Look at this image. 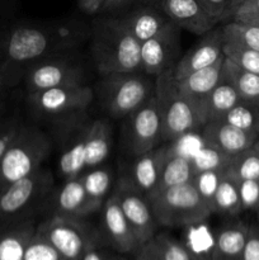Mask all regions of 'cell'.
Returning <instances> with one entry per match:
<instances>
[{"instance_id": "bcb514c9", "label": "cell", "mask_w": 259, "mask_h": 260, "mask_svg": "<svg viewBox=\"0 0 259 260\" xmlns=\"http://www.w3.org/2000/svg\"><path fill=\"white\" fill-rule=\"evenodd\" d=\"M81 260H118V259L114 258V256L112 255H108V254H106L104 251L98 250L96 248H93L84 254L83 259Z\"/></svg>"}, {"instance_id": "1f68e13d", "label": "cell", "mask_w": 259, "mask_h": 260, "mask_svg": "<svg viewBox=\"0 0 259 260\" xmlns=\"http://www.w3.org/2000/svg\"><path fill=\"white\" fill-rule=\"evenodd\" d=\"M222 121L259 136V106L240 101L226 113Z\"/></svg>"}, {"instance_id": "8fae6325", "label": "cell", "mask_w": 259, "mask_h": 260, "mask_svg": "<svg viewBox=\"0 0 259 260\" xmlns=\"http://www.w3.org/2000/svg\"><path fill=\"white\" fill-rule=\"evenodd\" d=\"M179 32L170 20L154 37L141 43V68L150 75H157L174 68V60L179 51Z\"/></svg>"}, {"instance_id": "f907efd6", "label": "cell", "mask_w": 259, "mask_h": 260, "mask_svg": "<svg viewBox=\"0 0 259 260\" xmlns=\"http://www.w3.org/2000/svg\"><path fill=\"white\" fill-rule=\"evenodd\" d=\"M256 213H258V216H259V202H258V205H256Z\"/></svg>"}, {"instance_id": "f1b7e54d", "label": "cell", "mask_w": 259, "mask_h": 260, "mask_svg": "<svg viewBox=\"0 0 259 260\" xmlns=\"http://www.w3.org/2000/svg\"><path fill=\"white\" fill-rule=\"evenodd\" d=\"M211 207L212 212H218L222 215L235 216L240 213L243 211V206H241L238 183L223 174L212 198Z\"/></svg>"}, {"instance_id": "f35d334b", "label": "cell", "mask_w": 259, "mask_h": 260, "mask_svg": "<svg viewBox=\"0 0 259 260\" xmlns=\"http://www.w3.org/2000/svg\"><path fill=\"white\" fill-rule=\"evenodd\" d=\"M198 3L218 23L233 17L235 0H198Z\"/></svg>"}, {"instance_id": "cb8c5ba5", "label": "cell", "mask_w": 259, "mask_h": 260, "mask_svg": "<svg viewBox=\"0 0 259 260\" xmlns=\"http://www.w3.org/2000/svg\"><path fill=\"white\" fill-rule=\"evenodd\" d=\"M240 101L241 98L235 89L221 79L203 103L200 112L201 124L203 126L208 122L222 121L226 113Z\"/></svg>"}, {"instance_id": "ba28073f", "label": "cell", "mask_w": 259, "mask_h": 260, "mask_svg": "<svg viewBox=\"0 0 259 260\" xmlns=\"http://www.w3.org/2000/svg\"><path fill=\"white\" fill-rule=\"evenodd\" d=\"M114 194L118 198L124 217L128 221L139 243L145 244L156 234L157 221L146 196L142 194L134 185L131 179L122 178L117 185Z\"/></svg>"}, {"instance_id": "8d00e7d4", "label": "cell", "mask_w": 259, "mask_h": 260, "mask_svg": "<svg viewBox=\"0 0 259 260\" xmlns=\"http://www.w3.org/2000/svg\"><path fill=\"white\" fill-rule=\"evenodd\" d=\"M23 260H66L60 251L40 233L35 231L28 243Z\"/></svg>"}, {"instance_id": "ffe728a7", "label": "cell", "mask_w": 259, "mask_h": 260, "mask_svg": "<svg viewBox=\"0 0 259 260\" xmlns=\"http://www.w3.org/2000/svg\"><path fill=\"white\" fill-rule=\"evenodd\" d=\"M117 18L140 43L154 37L170 22L160 8L145 4Z\"/></svg>"}, {"instance_id": "74e56055", "label": "cell", "mask_w": 259, "mask_h": 260, "mask_svg": "<svg viewBox=\"0 0 259 260\" xmlns=\"http://www.w3.org/2000/svg\"><path fill=\"white\" fill-rule=\"evenodd\" d=\"M223 175V170H206V172L197 173L193 178V184L196 185L198 192L203 198L211 205L212 198L215 196L220 180Z\"/></svg>"}, {"instance_id": "44dd1931", "label": "cell", "mask_w": 259, "mask_h": 260, "mask_svg": "<svg viewBox=\"0 0 259 260\" xmlns=\"http://www.w3.org/2000/svg\"><path fill=\"white\" fill-rule=\"evenodd\" d=\"M168 151L169 147H155L139 155L132 167L131 182L142 194L146 196V198L159 188L163 164Z\"/></svg>"}, {"instance_id": "836d02e7", "label": "cell", "mask_w": 259, "mask_h": 260, "mask_svg": "<svg viewBox=\"0 0 259 260\" xmlns=\"http://www.w3.org/2000/svg\"><path fill=\"white\" fill-rule=\"evenodd\" d=\"M222 53L223 57L233 61L234 63L240 66L244 70H248L259 75V51L223 43Z\"/></svg>"}, {"instance_id": "d6986e66", "label": "cell", "mask_w": 259, "mask_h": 260, "mask_svg": "<svg viewBox=\"0 0 259 260\" xmlns=\"http://www.w3.org/2000/svg\"><path fill=\"white\" fill-rule=\"evenodd\" d=\"M223 58L225 57L220 58L208 68L196 71V73L190 74V75L185 76L180 80H177L180 91L188 99V102L192 104L193 108L196 109L198 118H200V112L202 109L203 103L207 99L208 94L212 91V89L221 80Z\"/></svg>"}, {"instance_id": "4316f807", "label": "cell", "mask_w": 259, "mask_h": 260, "mask_svg": "<svg viewBox=\"0 0 259 260\" xmlns=\"http://www.w3.org/2000/svg\"><path fill=\"white\" fill-rule=\"evenodd\" d=\"M111 127L104 119H96L90 123L86 136L85 168L99 167L111 151Z\"/></svg>"}, {"instance_id": "9a60e30c", "label": "cell", "mask_w": 259, "mask_h": 260, "mask_svg": "<svg viewBox=\"0 0 259 260\" xmlns=\"http://www.w3.org/2000/svg\"><path fill=\"white\" fill-rule=\"evenodd\" d=\"M160 9L180 29L203 36L218 24L198 3V0H163Z\"/></svg>"}, {"instance_id": "5bb4252c", "label": "cell", "mask_w": 259, "mask_h": 260, "mask_svg": "<svg viewBox=\"0 0 259 260\" xmlns=\"http://www.w3.org/2000/svg\"><path fill=\"white\" fill-rule=\"evenodd\" d=\"M222 45L221 28H213L212 30L203 35L202 40L184 56H182L174 65L173 75L175 80H180L196 71L208 68L222 58Z\"/></svg>"}, {"instance_id": "d6a6232c", "label": "cell", "mask_w": 259, "mask_h": 260, "mask_svg": "<svg viewBox=\"0 0 259 260\" xmlns=\"http://www.w3.org/2000/svg\"><path fill=\"white\" fill-rule=\"evenodd\" d=\"M84 188L89 197L94 201L98 206H103L106 202L107 194L111 189L112 184V174L111 170L106 168H91L88 173L81 174Z\"/></svg>"}, {"instance_id": "2e32d148", "label": "cell", "mask_w": 259, "mask_h": 260, "mask_svg": "<svg viewBox=\"0 0 259 260\" xmlns=\"http://www.w3.org/2000/svg\"><path fill=\"white\" fill-rule=\"evenodd\" d=\"M102 216H103L104 233L112 246L119 253H136L141 244L135 236L127 218L124 217L123 211L114 192L102 206Z\"/></svg>"}, {"instance_id": "4fadbf2b", "label": "cell", "mask_w": 259, "mask_h": 260, "mask_svg": "<svg viewBox=\"0 0 259 260\" xmlns=\"http://www.w3.org/2000/svg\"><path fill=\"white\" fill-rule=\"evenodd\" d=\"M130 116L128 132L132 154L139 156L155 149L163 139L161 116L155 95Z\"/></svg>"}, {"instance_id": "7a4b0ae2", "label": "cell", "mask_w": 259, "mask_h": 260, "mask_svg": "<svg viewBox=\"0 0 259 260\" xmlns=\"http://www.w3.org/2000/svg\"><path fill=\"white\" fill-rule=\"evenodd\" d=\"M91 53L103 75L136 73L141 68V43L121 24L118 18H102L93 24Z\"/></svg>"}, {"instance_id": "816d5d0a", "label": "cell", "mask_w": 259, "mask_h": 260, "mask_svg": "<svg viewBox=\"0 0 259 260\" xmlns=\"http://www.w3.org/2000/svg\"><path fill=\"white\" fill-rule=\"evenodd\" d=\"M2 89H3V88H2V86H0V91H2Z\"/></svg>"}, {"instance_id": "484cf974", "label": "cell", "mask_w": 259, "mask_h": 260, "mask_svg": "<svg viewBox=\"0 0 259 260\" xmlns=\"http://www.w3.org/2000/svg\"><path fill=\"white\" fill-rule=\"evenodd\" d=\"M36 228L29 221L14 223L0 233V260H23Z\"/></svg>"}, {"instance_id": "603a6c76", "label": "cell", "mask_w": 259, "mask_h": 260, "mask_svg": "<svg viewBox=\"0 0 259 260\" xmlns=\"http://www.w3.org/2000/svg\"><path fill=\"white\" fill-rule=\"evenodd\" d=\"M248 229L243 222L230 223L217 233L208 260H239L245 245Z\"/></svg>"}, {"instance_id": "b9f144b4", "label": "cell", "mask_w": 259, "mask_h": 260, "mask_svg": "<svg viewBox=\"0 0 259 260\" xmlns=\"http://www.w3.org/2000/svg\"><path fill=\"white\" fill-rule=\"evenodd\" d=\"M19 129L20 126L15 123V122L8 121L0 123V159H2L3 155L5 154L8 147L10 146L13 140L15 139V136H17Z\"/></svg>"}, {"instance_id": "6da1fadb", "label": "cell", "mask_w": 259, "mask_h": 260, "mask_svg": "<svg viewBox=\"0 0 259 260\" xmlns=\"http://www.w3.org/2000/svg\"><path fill=\"white\" fill-rule=\"evenodd\" d=\"M60 36L33 24H17L5 35L0 58V86H12L22 74L58 46Z\"/></svg>"}, {"instance_id": "681fc988", "label": "cell", "mask_w": 259, "mask_h": 260, "mask_svg": "<svg viewBox=\"0 0 259 260\" xmlns=\"http://www.w3.org/2000/svg\"><path fill=\"white\" fill-rule=\"evenodd\" d=\"M253 149H255L256 151L259 152V136H258V139H256V141L254 142V145H253Z\"/></svg>"}, {"instance_id": "f5cc1de1", "label": "cell", "mask_w": 259, "mask_h": 260, "mask_svg": "<svg viewBox=\"0 0 259 260\" xmlns=\"http://www.w3.org/2000/svg\"><path fill=\"white\" fill-rule=\"evenodd\" d=\"M258 183H259V178H258Z\"/></svg>"}, {"instance_id": "d590c367", "label": "cell", "mask_w": 259, "mask_h": 260, "mask_svg": "<svg viewBox=\"0 0 259 260\" xmlns=\"http://www.w3.org/2000/svg\"><path fill=\"white\" fill-rule=\"evenodd\" d=\"M154 239L159 246L163 260H201L184 244L168 234H159Z\"/></svg>"}, {"instance_id": "30bf717a", "label": "cell", "mask_w": 259, "mask_h": 260, "mask_svg": "<svg viewBox=\"0 0 259 260\" xmlns=\"http://www.w3.org/2000/svg\"><path fill=\"white\" fill-rule=\"evenodd\" d=\"M48 173L38 170L28 177L0 187V220L9 221L19 217L51 185Z\"/></svg>"}, {"instance_id": "f546056e", "label": "cell", "mask_w": 259, "mask_h": 260, "mask_svg": "<svg viewBox=\"0 0 259 260\" xmlns=\"http://www.w3.org/2000/svg\"><path fill=\"white\" fill-rule=\"evenodd\" d=\"M223 174L228 175L236 183L245 180H258L259 178V152L255 149L245 150L230 159L228 167L223 170Z\"/></svg>"}, {"instance_id": "7402d4cb", "label": "cell", "mask_w": 259, "mask_h": 260, "mask_svg": "<svg viewBox=\"0 0 259 260\" xmlns=\"http://www.w3.org/2000/svg\"><path fill=\"white\" fill-rule=\"evenodd\" d=\"M89 126H80L73 129L63 142L62 152L58 161V170L65 179L79 177L86 169V136Z\"/></svg>"}, {"instance_id": "e0dca14e", "label": "cell", "mask_w": 259, "mask_h": 260, "mask_svg": "<svg viewBox=\"0 0 259 260\" xmlns=\"http://www.w3.org/2000/svg\"><path fill=\"white\" fill-rule=\"evenodd\" d=\"M202 137L205 144L216 147L229 156H235L253 147L258 136L243 131L225 121H213L203 124Z\"/></svg>"}, {"instance_id": "7dc6e473", "label": "cell", "mask_w": 259, "mask_h": 260, "mask_svg": "<svg viewBox=\"0 0 259 260\" xmlns=\"http://www.w3.org/2000/svg\"><path fill=\"white\" fill-rule=\"evenodd\" d=\"M161 3L163 0H144L145 5H152V7H157V8H160V4H161Z\"/></svg>"}, {"instance_id": "52a82bcc", "label": "cell", "mask_w": 259, "mask_h": 260, "mask_svg": "<svg viewBox=\"0 0 259 260\" xmlns=\"http://www.w3.org/2000/svg\"><path fill=\"white\" fill-rule=\"evenodd\" d=\"M36 231L47 239L66 260H81L84 254L96 248V238L83 218L53 215Z\"/></svg>"}, {"instance_id": "277c9868", "label": "cell", "mask_w": 259, "mask_h": 260, "mask_svg": "<svg viewBox=\"0 0 259 260\" xmlns=\"http://www.w3.org/2000/svg\"><path fill=\"white\" fill-rule=\"evenodd\" d=\"M154 95L161 116L164 140H177L202 126L196 109L180 91L173 69L157 74Z\"/></svg>"}, {"instance_id": "ac0fdd59", "label": "cell", "mask_w": 259, "mask_h": 260, "mask_svg": "<svg viewBox=\"0 0 259 260\" xmlns=\"http://www.w3.org/2000/svg\"><path fill=\"white\" fill-rule=\"evenodd\" d=\"M53 206H55V215L78 218H83L102 210L101 206L96 205L86 193L81 175L66 179L56 194Z\"/></svg>"}, {"instance_id": "ab89813d", "label": "cell", "mask_w": 259, "mask_h": 260, "mask_svg": "<svg viewBox=\"0 0 259 260\" xmlns=\"http://www.w3.org/2000/svg\"><path fill=\"white\" fill-rule=\"evenodd\" d=\"M241 206L243 210L256 207L259 202V183L258 180H245L239 183Z\"/></svg>"}, {"instance_id": "5b68a950", "label": "cell", "mask_w": 259, "mask_h": 260, "mask_svg": "<svg viewBox=\"0 0 259 260\" xmlns=\"http://www.w3.org/2000/svg\"><path fill=\"white\" fill-rule=\"evenodd\" d=\"M50 149V141L42 132L20 126L0 159V187L38 172Z\"/></svg>"}, {"instance_id": "7c38bea8", "label": "cell", "mask_w": 259, "mask_h": 260, "mask_svg": "<svg viewBox=\"0 0 259 260\" xmlns=\"http://www.w3.org/2000/svg\"><path fill=\"white\" fill-rule=\"evenodd\" d=\"M83 70L65 60L36 62L25 73V84L29 94L60 86L83 85Z\"/></svg>"}, {"instance_id": "f6af8a7d", "label": "cell", "mask_w": 259, "mask_h": 260, "mask_svg": "<svg viewBox=\"0 0 259 260\" xmlns=\"http://www.w3.org/2000/svg\"><path fill=\"white\" fill-rule=\"evenodd\" d=\"M106 2L107 0H78V7L85 14L93 15L101 13V9Z\"/></svg>"}, {"instance_id": "3957f363", "label": "cell", "mask_w": 259, "mask_h": 260, "mask_svg": "<svg viewBox=\"0 0 259 260\" xmlns=\"http://www.w3.org/2000/svg\"><path fill=\"white\" fill-rule=\"evenodd\" d=\"M147 200L157 223L167 228L200 223L212 213L211 205L201 196L193 182L159 188Z\"/></svg>"}, {"instance_id": "d4e9b609", "label": "cell", "mask_w": 259, "mask_h": 260, "mask_svg": "<svg viewBox=\"0 0 259 260\" xmlns=\"http://www.w3.org/2000/svg\"><path fill=\"white\" fill-rule=\"evenodd\" d=\"M221 79L235 89L241 101L259 106V75L244 70L233 61L223 58Z\"/></svg>"}, {"instance_id": "60d3db41", "label": "cell", "mask_w": 259, "mask_h": 260, "mask_svg": "<svg viewBox=\"0 0 259 260\" xmlns=\"http://www.w3.org/2000/svg\"><path fill=\"white\" fill-rule=\"evenodd\" d=\"M239 260H259V226H249L245 245Z\"/></svg>"}, {"instance_id": "7bdbcfd3", "label": "cell", "mask_w": 259, "mask_h": 260, "mask_svg": "<svg viewBox=\"0 0 259 260\" xmlns=\"http://www.w3.org/2000/svg\"><path fill=\"white\" fill-rule=\"evenodd\" d=\"M134 260H163L160 249L154 238L140 246Z\"/></svg>"}, {"instance_id": "e575fe53", "label": "cell", "mask_w": 259, "mask_h": 260, "mask_svg": "<svg viewBox=\"0 0 259 260\" xmlns=\"http://www.w3.org/2000/svg\"><path fill=\"white\" fill-rule=\"evenodd\" d=\"M231 156L223 154L216 147L210 146L206 144V147L201 150L197 155L192 159L193 167H195L196 174L206 170H225L230 161Z\"/></svg>"}, {"instance_id": "8992f818", "label": "cell", "mask_w": 259, "mask_h": 260, "mask_svg": "<svg viewBox=\"0 0 259 260\" xmlns=\"http://www.w3.org/2000/svg\"><path fill=\"white\" fill-rule=\"evenodd\" d=\"M154 89L151 81L135 73L109 74L101 84L102 101L112 116L124 117L146 103Z\"/></svg>"}, {"instance_id": "c3c4849f", "label": "cell", "mask_w": 259, "mask_h": 260, "mask_svg": "<svg viewBox=\"0 0 259 260\" xmlns=\"http://www.w3.org/2000/svg\"><path fill=\"white\" fill-rule=\"evenodd\" d=\"M246 23H253V24H256V25H259V15H258V17L253 18V19H251L250 22H246Z\"/></svg>"}, {"instance_id": "83f0119b", "label": "cell", "mask_w": 259, "mask_h": 260, "mask_svg": "<svg viewBox=\"0 0 259 260\" xmlns=\"http://www.w3.org/2000/svg\"><path fill=\"white\" fill-rule=\"evenodd\" d=\"M195 175L196 170L195 167H193L192 159L177 154L169 147V151H168L164 164H163L159 188L172 187V185L192 182Z\"/></svg>"}, {"instance_id": "4dcf8cb0", "label": "cell", "mask_w": 259, "mask_h": 260, "mask_svg": "<svg viewBox=\"0 0 259 260\" xmlns=\"http://www.w3.org/2000/svg\"><path fill=\"white\" fill-rule=\"evenodd\" d=\"M222 43L259 51V25L231 20L221 27Z\"/></svg>"}, {"instance_id": "ee69618b", "label": "cell", "mask_w": 259, "mask_h": 260, "mask_svg": "<svg viewBox=\"0 0 259 260\" xmlns=\"http://www.w3.org/2000/svg\"><path fill=\"white\" fill-rule=\"evenodd\" d=\"M144 4V0H107L104 3L101 13H116L119 10H124L135 4Z\"/></svg>"}, {"instance_id": "9c48e42d", "label": "cell", "mask_w": 259, "mask_h": 260, "mask_svg": "<svg viewBox=\"0 0 259 260\" xmlns=\"http://www.w3.org/2000/svg\"><path fill=\"white\" fill-rule=\"evenodd\" d=\"M93 101V90L86 85L60 86L29 94L33 108L41 114L66 117L79 114Z\"/></svg>"}]
</instances>
